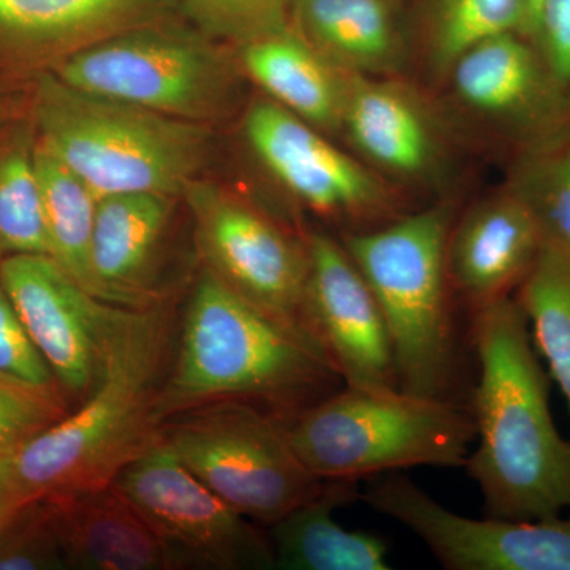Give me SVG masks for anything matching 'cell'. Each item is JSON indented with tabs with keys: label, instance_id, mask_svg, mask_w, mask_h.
<instances>
[{
	"label": "cell",
	"instance_id": "6",
	"mask_svg": "<svg viewBox=\"0 0 570 570\" xmlns=\"http://www.w3.org/2000/svg\"><path fill=\"white\" fill-rule=\"evenodd\" d=\"M298 459L321 480L377 478L415 466H464L472 412L449 397L344 385L287 423Z\"/></svg>",
	"mask_w": 570,
	"mask_h": 570
},
{
	"label": "cell",
	"instance_id": "31",
	"mask_svg": "<svg viewBox=\"0 0 570 570\" xmlns=\"http://www.w3.org/2000/svg\"><path fill=\"white\" fill-rule=\"evenodd\" d=\"M0 570H69L47 499L26 502L0 534Z\"/></svg>",
	"mask_w": 570,
	"mask_h": 570
},
{
	"label": "cell",
	"instance_id": "24",
	"mask_svg": "<svg viewBox=\"0 0 570 570\" xmlns=\"http://www.w3.org/2000/svg\"><path fill=\"white\" fill-rule=\"evenodd\" d=\"M504 33L530 39L528 0H428L420 59L428 77L442 85L468 51Z\"/></svg>",
	"mask_w": 570,
	"mask_h": 570
},
{
	"label": "cell",
	"instance_id": "29",
	"mask_svg": "<svg viewBox=\"0 0 570 570\" xmlns=\"http://www.w3.org/2000/svg\"><path fill=\"white\" fill-rule=\"evenodd\" d=\"M295 0H179L198 31L239 47L291 26Z\"/></svg>",
	"mask_w": 570,
	"mask_h": 570
},
{
	"label": "cell",
	"instance_id": "34",
	"mask_svg": "<svg viewBox=\"0 0 570 570\" xmlns=\"http://www.w3.org/2000/svg\"><path fill=\"white\" fill-rule=\"evenodd\" d=\"M22 505L24 502H22L17 485H14L13 475H11L10 456L0 459V534Z\"/></svg>",
	"mask_w": 570,
	"mask_h": 570
},
{
	"label": "cell",
	"instance_id": "17",
	"mask_svg": "<svg viewBox=\"0 0 570 570\" xmlns=\"http://www.w3.org/2000/svg\"><path fill=\"white\" fill-rule=\"evenodd\" d=\"M179 0H0V70L50 71L118 33L160 21Z\"/></svg>",
	"mask_w": 570,
	"mask_h": 570
},
{
	"label": "cell",
	"instance_id": "33",
	"mask_svg": "<svg viewBox=\"0 0 570 570\" xmlns=\"http://www.w3.org/2000/svg\"><path fill=\"white\" fill-rule=\"evenodd\" d=\"M531 40L570 96V0H539Z\"/></svg>",
	"mask_w": 570,
	"mask_h": 570
},
{
	"label": "cell",
	"instance_id": "2",
	"mask_svg": "<svg viewBox=\"0 0 570 570\" xmlns=\"http://www.w3.org/2000/svg\"><path fill=\"white\" fill-rule=\"evenodd\" d=\"M176 311L170 303L116 307L102 371L66 417L10 456L22 502L100 489L163 439L157 414L171 354Z\"/></svg>",
	"mask_w": 570,
	"mask_h": 570
},
{
	"label": "cell",
	"instance_id": "22",
	"mask_svg": "<svg viewBox=\"0 0 570 570\" xmlns=\"http://www.w3.org/2000/svg\"><path fill=\"white\" fill-rule=\"evenodd\" d=\"M291 24L347 75L401 77L412 56L393 0H295Z\"/></svg>",
	"mask_w": 570,
	"mask_h": 570
},
{
	"label": "cell",
	"instance_id": "16",
	"mask_svg": "<svg viewBox=\"0 0 570 570\" xmlns=\"http://www.w3.org/2000/svg\"><path fill=\"white\" fill-rule=\"evenodd\" d=\"M306 316L344 385L401 389L392 340L376 295L340 238L305 234Z\"/></svg>",
	"mask_w": 570,
	"mask_h": 570
},
{
	"label": "cell",
	"instance_id": "23",
	"mask_svg": "<svg viewBox=\"0 0 570 570\" xmlns=\"http://www.w3.org/2000/svg\"><path fill=\"white\" fill-rule=\"evenodd\" d=\"M360 497L356 480H325L316 497L269 527L281 570H389V547L371 532L347 531L335 510Z\"/></svg>",
	"mask_w": 570,
	"mask_h": 570
},
{
	"label": "cell",
	"instance_id": "32",
	"mask_svg": "<svg viewBox=\"0 0 570 570\" xmlns=\"http://www.w3.org/2000/svg\"><path fill=\"white\" fill-rule=\"evenodd\" d=\"M0 376L37 385H59L50 366L33 346L2 277H0Z\"/></svg>",
	"mask_w": 570,
	"mask_h": 570
},
{
	"label": "cell",
	"instance_id": "18",
	"mask_svg": "<svg viewBox=\"0 0 570 570\" xmlns=\"http://www.w3.org/2000/svg\"><path fill=\"white\" fill-rule=\"evenodd\" d=\"M543 245L531 214L502 184L453 223L448 243L452 291L472 314L515 295Z\"/></svg>",
	"mask_w": 570,
	"mask_h": 570
},
{
	"label": "cell",
	"instance_id": "20",
	"mask_svg": "<svg viewBox=\"0 0 570 570\" xmlns=\"http://www.w3.org/2000/svg\"><path fill=\"white\" fill-rule=\"evenodd\" d=\"M43 499L69 570H174L163 542L112 483Z\"/></svg>",
	"mask_w": 570,
	"mask_h": 570
},
{
	"label": "cell",
	"instance_id": "4",
	"mask_svg": "<svg viewBox=\"0 0 570 570\" xmlns=\"http://www.w3.org/2000/svg\"><path fill=\"white\" fill-rule=\"evenodd\" d=\"M37 141L97 198L165 194L183 198L200 178L212 127L78 91L51 71L33 77Z\"/></svg>",
	"mask_w": 570,
	"mask_h": 570
},
{
	"label": "cell",
	"instance_id": "1",
	"mask_svg": "<svg viewBox=\"0 0 570 570\" xmlns=\"http://www.w3.org/2000/svg\"><path fill=\"white\" fill-rule=\"evenodd\" d=\"M341 387L343 379L306 326L202 266L178 321L157 414L164 425L190 409L243 401L287 425Z\"/></svg>",
	"mask_w": 570,
	"mask_h": 570
},
{
	"label": "cell",
	"instance_id": "21",
	"mask_svg": "<svg viewBox=\"0 0 570 570\" xmlns=\"http://www.w3.org/2000/svg\"><path fill=\"white\" fill-rule=\"evenodd\" d=\"M236 62L266 99L326 135H341L352 75L326 61L294 26L239 45Z\"/></svg>",
	"mask_w": 570,
	"mask_h": 570
},
{
	"label": "cell",
	"instance_id": "12",
	"mask_svg": "<svg viewBox=\"0 0 570 570\" xmlns=\"http://www.w3.org/2000/svg\"><path fill=\"white\" fill-rule=\"evenodd\" d=\"M456 118L508 157L570 124V96L534 41L504 33L478 45L442 82Z\"/></svg>",
	"mask_w": 570,
	"mask_h": 570
},
{
	"label": "cell",
	"instance_id": "8",
	"mask_svg": "<svg viewBox=\"0 0 570 570\" xmlns=\"http://www.w3.org/2000/svg\"><path fill=\"white\" fill-rule=\"evenodd\" d=\"M163 444L246 519L272 527L325 480L298 459L287 425L254 404L220 401L168 419Z\"/></svg>",
	"mask_w": 570,
	"mask_h": 570
},
{
	"label": "cell",
	"instance_id": "5",
	"mask_svg": "<svg viewBox=\"0 0 570 570\" xmlns=\"http://www.w3.org/2000/svg\"><path fill=\"white\" fill-rule=\"evenodd\" d=\"M453 223L455 204L439 198L392 223L340 238L376 295L400 387L412 395L449 397L455 377L448 269Z\"/></svg>",
	"mask_w": 570,
	"mask_h": 570
},
{
	"label": "cell",
	"instance_id": "27",
	"mask_svg": "<svg viewBox=\"0 0 570 570\" xmlns=\"http://www.w3.org/2000/svg\"><path fill=\"white\" fill-rule=\"evenodd\" d=\"M20 254L50 255L32 121L0 129V262Z\"/></svg>",
	"mask_w": 570,
	"mask_h": 570
},
{
	"label": "cell",
	"instance_id": "14",
	"mask_svg": "<svg viewBox=\"0 0 570 570\" xmlns=\"http://www.w3.org/2000/svg\"><path fill=\"white\" fill-rule=\"evenodd\" d=\"M448 118L401 77L352 75L341 137L395 189H445L455 134Z\"/></svg>",
	"mask_w": 570,
	"mask_h": 570
},
{
	"label": "cell",
	"instance_id": "3",
	"mask_svg": "<svg viewBox=\"0 0 570 570\" xmlns=\"http://www.w3.org/2000/svg\"><path fill=\"white\" fill-rule=\"evenodd\" d=\"M478 448L464 466L489 515L539 520L570 512V442L554 426L549 381L515 295L474 313Z\"/></svg>",
	"mask_w": 570,
	"mask_h": 570
},
{
	"label": "cell",
	"instance_id": "25",
	"mask_svg": "<svg viewBox=\"0 0 570 570\" xmlns=\"http://www.w3.org/2000/svg\"><path fill=\"white\" fill-rule=\"evenodd\" d=\"M36 168L50 257L75 283L97 296L92 273V235L99 198L43 148L37 137Z\"/></svg>",
	"mask_w": 570,
	"mask_h": 570
},
{
	"label": "cell",
	"instance_id": "19",
	"mask_svg": "<svg viewBox=\"0 0 570 570\" xmlns=\"http://www.w3.org/2000/svg\"><path fill=\"white\" fill-rule=\"evenodd\" d=\"M178 200L174 195L149 193L97 200L92 273L100 299L134 309L168 302L159 269Z\"/></svg>",
	"mask_w": 570,
	"mask_h": 570
},
{
	"label": "cell",
	"instance_id": "11",
	"mask_svg": "<svg viewBox=\"0 0 570 570\" xmlns=\"http://www.w3.org/2000/svg\"><path fill=\"white\" fill-rule=\"evenodd\" d=\"M183 198L202 266L238 294L313 333L306 316L305 235L291 234L265 209L220 184L195 179Z\"/></svg>",
	"mask_w": 570,
	"mask_h": 570
},
{
	"label": "cell",
	"instance_id": "10",
	"mask_svg": "<svg viewBox=\"0 0 570 570\" xmlns=\"http://www.w3.org/2000/svg\"><path fill=\"white\" fill-rule=\"evenodd\" d=\"M112 485L151 527L174 570L276 569L272 542L254 521L195 478L163 441Z\"/></svg>",
	"mask_w": 570,
	"mask_h": 570
},
{
	"label": "cell",
	"instance_id": "30",
	"mask_svg": "<svg viewBox=\"0 0 570 570\" xmlns=\"http://www.w3.org/2000/svg\"><path fill=\"white\" fill-rule=\"evenodd\" d=\"M70 400L59 385H37L0 376V459L66 417Z\"/></svg>",
	"mask_w": 570,
	"mask_h": 570
},
{
	"label": "cell",
	"instance_id": "26",
	"mask_svg": "<svg viewBox=\"0 0 570 570\" xmlns=\"http://www.w3.org/2000/svg\"><path fill=\"white\" fill-rule=\"evenodd\" d=\"M504 186L531 214L543 247L570 257V124L510 156Z\"/></svg>",
	"mask_w": 570,
	"mask_h": 570
},
{
	"label": "cell",
	"instance_id": "7",
	"mask_svg": "<svg viewBox=\"0 0 570 570\" xmlns=\"http://www.w3.org/2000/svg\"><path fill=\"white\" fill-rule=\"evenodd\" d=\"M50 71L78 91L206 126L230 110L242 75L216 40L163 20L91 45Z\"/></svg>",
	"mask_w": 570,
	"mask_h": 570
},
{
	"label": "cell",
	"instance_id": "9",
	"mask_svg": "<svg viewBox=\"0 0 570 570\" xmlns=\"http://www.w3.org/2000/svg\"><path fill=\"white\" fill-rule=\"evenodd\" d=\"M243 137L257 164L292 200L343 227L371 230L400 217V190L328 135L261 96L243 116Z\"/></svg>",
	"mask_w": 570,
	"mask_h": 570
},
{
	"label": "cell",
	"instance_id": "35",
	"mask_svg": "<svg viewBox=\"0 0 570 570\" xmlns=\"http://www.w3.org/2000/svg\"><path fill=\"white\" fill-rule=\"evenodd\" d=\"M528 3H530V10H531V36L532 31H534V21H535V13H538V7H539V0H528Z\"/></svg>",
	"mask_w": 570,
	"mask_h": 570
},
{
	"label": "cell",
	"instance_id": "13",
	"mask_svg": "<svg viewBox=\"0 0 570 570\" xmlns=\"http://www.w3.org/2000/svg\"><path fill=\"white\" fill-rule=\"evenodd\" d=\"M362 498L414 532L445 569L570 570V515L468 519L396 474L374 478Z\"/></svg>",
	"mask_w": 570,
	"mask_h": 570
},
{
	"label": "cell",
	"instance_id": "15",
	"mask_svg": "<svg viewBox=\"0 0 570 570\" xmlns=\"http://www.w3.org/2000/svg\"><path fill=\"white\" fill-rule=\"evenodd\" d=\"M0 277L33 346L70 403L100 376L116 305L89 294L48 254L10 255Z\"/></svg>",
	"mask_w": 570,
	"mask_h": 570
},
{
	"label": "cell",
	"instance_id": "28",
	"mask_svg": "<svg viewBox=\"0 0 570 570\" xmlns=\"http://www.w3.org/2000/svg\"><path fill=\"white\" fill-rule=\"evenodd\" d=\"M515 298L570 409V257L543 247Z\"/></svg>",
	"mask_w": 570,
	"mask_h": 570
}]
</instances>
